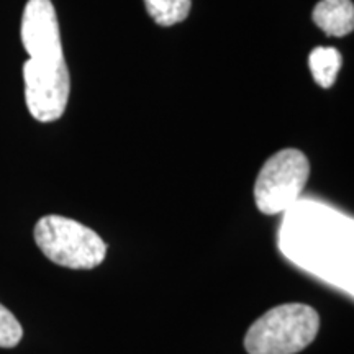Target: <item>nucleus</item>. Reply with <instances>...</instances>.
I'll return each instance as SVG.
<instances>
[{"label":"nucleus","mask_w":354,"mask_h":354,"mask_svg":"<svg viewBox=\"0 0 354 354\" xmlns=\"http://www.w3.org/2000/svg\"><path fill=\"white\" fill-rule=\"evenodd\" d=\"M320 317L305 304L274 307L250 326L245 336L248 354H295L317 338Z\"/></svg>","instance_id":"1"},{"label":"nucleus","mask_w":354,"mask_h":354,"mask_svg":"<svg viewBox=\"0 0 354 354\" xmlns=\"http://www.w3.org/2000/svg\"><path fill=\"white\" fill-rule=\"evenodd\" d=\"M33 234L41 253L63 268L94 269L107 256L109 248L94 230L66 216H43Z\"/></svg>","instance_id":"2"},{"label":"nucleus","mask_w":354,"mask_h":354,"mask_svg":"<svg viewBox=\"0 0 354 354\" xmlns=\"http://www.w3.org/2000/svg\"><path fill=\"white\" fill-rule=\"evenodd\" d=\"M308 176V159L299 149L287 148L272 154L256 177V207L264 215H277L292 209L302 194Z\"/></svg>","instance_id":"3"},{"label":"nucleus","mask_w":354,"mask_h":354,"mask_svg":"<svg viewBox=\"0 0 354 354\" xmlns=\"http://www.w3.org/2000/svg\"><path fill=\"white\" fill-rule=\"evenodd\" d=\"M25 100L35 120L50 123L59 120L68 107L71 77L64 57L32 59L24 66Z\"/></svg>","instance_id":"4"},{"label":"nucleus","mask_w":354,"mask_h":354,"mask_svg":"<svg viewBox=\"0 0 354 354\" xmlns=\"http://www.w3.org/2000/svg\"><path fill=\"white\" fill-rule=\"evenodd\" d=\"M20 38L32 59L64 57L59 24L51 0H28L21 17Z\"/></svg>","instance_id":"5"},{"label":"nucleus","mask_w":354,"mask_h":354,"mask_svg":"<svg viewBox=\"0 0 354 354\" xmlns=\"http://www.w3.org/2000/svg\"><path fill=\"white\" fill-rule=\"evenodd\" d=\"M312 19L328 37H346L354 30V6L351 0H320Z\"/></svg>","instance_id":"6"},{"label":"nucleus","mask_w":354,"mask_h":354,"mask_svg":"<svg viewBox=\"0 0 354 354\" xmlns=\"http://www.w3.org/2000/svg\"><path fill=\"white\" fill-rule=\"evenodd\" d=\"M342 64V53L331 46H318L308 56L310 73L318 86L323 88H330L336 82Z\"/></svg>","instance_id":"7"},{"label":"nucleus","mask_w":354,"mask_h":354,"mask_svg":"<svg viewBox=\"0 0 354 354\" xmlns=\"http://www.w3.org/2000/svg\"><path fill=\"white\" fill-rule=\"evenodd\" d=\"M145 6L158 25L172 26L187 19L192 0H145Z\"/></svg>","instance_id":"8"},{"label":"nucleus","mask_w":354,"mask_h":354,"mask_svg":"<svg viewBox=\"0 0 354 354\" xmlns=\"http://www.w3.org/2000/svg\"><path fill=\"white\" fill-rule=\"evenodd\" d=\"M24 336L20 322L10 310L0 304V348H15Z\"/></svg>","instance_id":"9"}]
</instances>
